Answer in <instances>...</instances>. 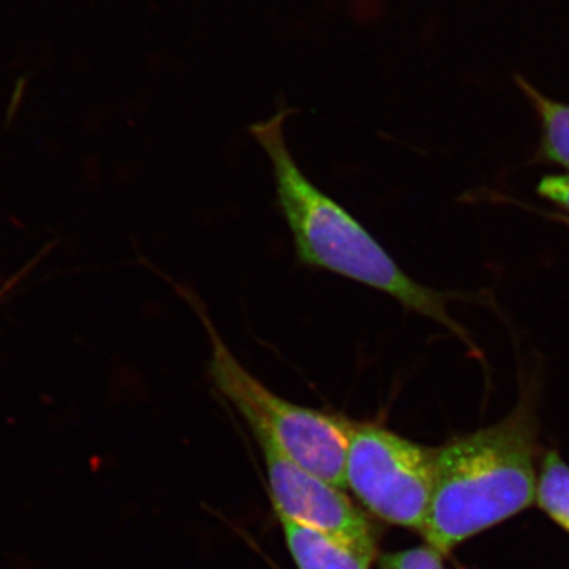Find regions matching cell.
<instances>
[{
	"label": "cell",
	"mask_w": 569,
	"mask_h": 569,
	"mask_svg": "<svg viewBox=\"0 0 569 569\" xmlns=\"http://www.w3.org/2000/svg\"><path fill=\"white\" fill-rule=\"evenodd\" d=\"M284 119L287 112H277L268 121L253 123L250 133L271 162L277 203L293 236L299 264L391 296L473 348L466 329L449 313V298L455 296L411 279L353 213L302 173L284 138Z\"/></svg>",
	"instance_id": "1"
},
{
	"label": "cell",
	"mask_w": 569,
	"mask_h": 569,
	"mask_svg": "<svg viewBox=\"0 0 569 569\" xmlns=\"http://www.w3.org/2000/svg\"><path fill=\"white\" fill-rule=\"evenodd\" d=\"M537 418L522 400L503 421L436 448L426 545L443 556L535 503Z\"/></svg>",
	"instance_id": "2"
},
{
	"label": "cell",
	"mask_w": 569,
	"mask_h": 569,
	"mask_svg": "<svg viewBox=\"0 0 569 569\" xmlns=\"http://www.w3.org/2000/svg\"><path fill=\"white\" fill-rule=\"evenodd\" d=\"M181 291L208 335V373L213 388L236 408L252 433H263L298 466L336 488L347 490L346 460L353 419L298 406L276 395L250 373L224 343L206 307L189 290Z\"/></svg>",
	"instance_id": "3"
},
{
	"label": "cell",
	"mask_w": 569,
	"mask_h": 569,
	"mask_svg": "<svg viewBox=\"0 0 569 569\" xmlns=\"http://www.w3.org/2000/svg\"><path fill=\"white\" fill-rule=\"evenodd\" d=\"M436 473V448L377 422L355 421L346 485L362 509L391 526L425 530Z\"/></svg>",
	"instance_id": "4"
},
{
	"label": "cell",
	"mask_w": 569,
	"mask_h": 569,
	"mask_svg": "<svg viewBox=\"0 0 569 569\" xmlns=\"http://www.w3.org/2000/svg\"><path fill=\"white\" fill-rule=\"evenodd\" d=\"M268 470L277 519L321 531L361 548H377L380 533L372 516L353 503L346 490L329 485L288 458L271 438L254 433Z\"/></svg>",
	"instance_id": "5"
},
{
	"label": "cell",
	"mask_w": 569,
	"mask_h": 569,
	"mask_svg": "<svg viewBox=\"0 0 569 569\" xmlns=\"http://www.w3.org/2000/svg\"><path fill=\"white\" fill-rule=\"evenodd\" d=\"M288 552L298 569H372L377 548L348 545L321 531L279 519Z\"/></svg>",
	"instance_id": "6"
},
{
	"label": "cell",
	"mask_w": 569,
	"mask_h": 569,
	"mask_svg": "<svg viewBox=\"0 0 569 569\" xmlns=\"http://www.w3.org/2000/svg\"><path fill=\"white\" fill-rule=\"evenodd\" d=\"M519 91L533 108L539 122V156L569 171V103L550 99L522 74H515Z\"/></svg>",
	"instance_id": "7"
},
{
	"label": "cell",
	"mask_w": 569,
	"mask_h": 569,
	"mask_svg": "<svg viewBox=\"0 0 569 569\" xmlns=\"http://www.w3.org/2000/svg\"><path fill=\"white\" fill-rule=\"evenodd\" d=\"M535 503L569 533V466L557 451L542 459Z\"/></svg>",
	"instance_id": "8"
},
{
	"label": "cell",
	"mask_w": 569,
	"mask_h": 569,
	"mask_svg": "<svg viewBox=\"0 0 569 569\" xmlns=\"http://www.w3.org/2000/svg\"><path fill=\"white\" fill-rule=\"evenodd\" d=\"M443 553L432 546L399 550V552L381 553L378 557V569H445Z\"/></svg>",
	"instance_id": "9"
},
{
	"label": "cell",
	"mask_w": 569,
	"mask_h": 569,
	"mask_svg": "<svg viewBox=\"0 0 569 569\" xmlns=\"http://www.w3.org/2000/svg\"><path fill=\"white\" fill-rule=\"evenodd\" d=\"M538 194L569 213V174L546 176L538 183Z\"/></svg>",
	"instance_id": "10"
}]
</instances>
